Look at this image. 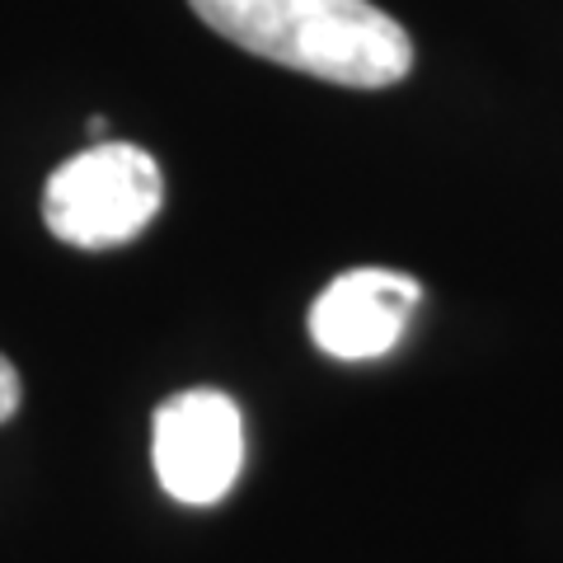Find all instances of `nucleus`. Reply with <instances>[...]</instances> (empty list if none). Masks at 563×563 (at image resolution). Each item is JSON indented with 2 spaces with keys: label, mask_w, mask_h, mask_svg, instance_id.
Returning <instances> with one entry per match:
<instances>
[{
  "label": "nucleus",
  "mask_w": 563,
  "mask_h": 563,
  "mask_svg": "<svg viewBox=\"0 0 563 563\" xmlns=\"http://www.w3.org/2000/svg\"><path fill=\"white\" fill-rule=\"evenodd\" d=\"M225 43L301 76L385 90L413 70V43L372 0H188Z\"/></svg>",
  "instance_id": "f257e3e1"
},
{
  "label": "nucleus",
  "mask_w": 563,
  "mask_h": 563,
  "mask_svg": "<svg viewBox=\"0 0 563 563\" xmlns=\"http://www.w3.org/2000/svg\"><path fill=\"white\" fill-rule=\"evenodd\" d=\"M165 179L155 155L132 141H95L52 169L43 188V221L70 250H118L155 221Z\"/></svg>",
  "instance_id": "f03ea898"
},
{
  "label": "nucleus",
  "mask_w": 563,
  "mask_h": 563,
  "mask_svg": "<svg viewBox=\"0 0 563 563\" xmlns=\"http://www.w3.org/2000/svg\"><path fill=\"white\" fill-rule=\"evenodd\" d=\"M151 461L169 498L188 507L221 503L244 470V422L235 399L221 390L169 395L151 422Z\"/></svg>",
  "instance_id": "7ed1b4c3"
},
{
  "label": "nucleus",
  "mask_w": 563,
  "mask_h": 563,
  "mask_svg": "<svg viewBox=\"0 0 563 563\" xmlns=\"http://www.w3.org/2000/svg\"><path fill=\"white\" fill-rule=\"evenodd\" d=\"M422 287L409 273L352 268L333 277L310 306V339L339 362H376L409 329Z\"/></svg>",
  "instance_id": "20e7f679"
},
{
  "label": "nucleus",
  "mask_w": 563,
  "mask_h": 563,
  "mask_svg": "<svg viewBox=\"0 0 563 563\" xmlns=\"http://www.w3.org/2000/svg\"><path fill=\"white\" fill-rule=\"evenodd\" d=\"M20 372L10 366V357H0V422H10L14 409H20Z\"/></svg>",
  "instance_id": "39448f33"
}]
</instances>
